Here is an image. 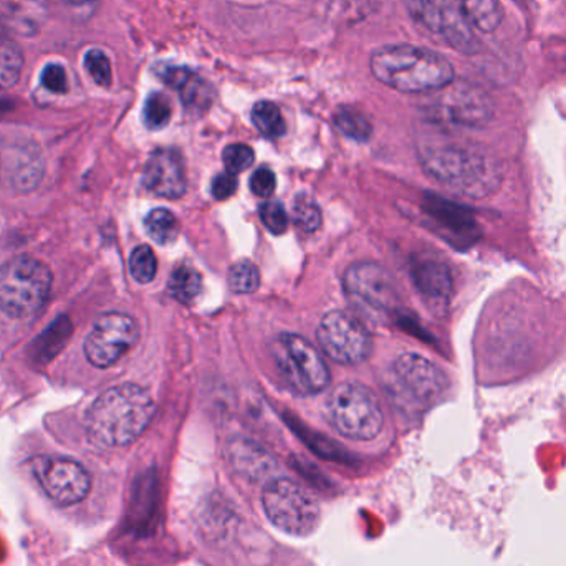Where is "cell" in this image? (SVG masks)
I'll use <instances>...</instances> for the list:
<instances>
[{"label": "cell", "instance_id": "8fae6325", "mask_svg": "<svg viewBox=\"0 0 566 566\" xmlns=\"http://www.w3.org/2000/svg\"><path fill=\"white\" fill-rule=\"evenodd\" d=\"M32 472L43 494L60 507H72L88 497L92 475L80 462L62 455H40Z\"/></svg>", "mask_w": 566, "mask_h": 566}, {"label": "cell", "instance_id": "44dd1931", "mask_svg": "<svg viewBox=\"0 0 566 566\" xmlns=\"http://www.w3.org/2000/svg\"><path fill=\"white\" fill-rule=\"evenodd\" d=\"M168 290L182 305H191L202 292V277L196 269L179 265L169 277Z\"/></svg>", "mask_w": 566, "mask_h": 566}, {"label": "cell", "instance_id": "8992f818", "mask_svg": "<svg viewBox=\"0 0 566 566\" xmlns=\"http://www.w3.org/2000/svg\"><path fill=\"white\" fill-rule=\"evenodd\" d=\"M272 356L283 382L295 395H318L328 386V366L303 336L283 333L272 343Z\"/></svg>", "mask_w": 566, "mask_h": 566}, {"label": "cell", "instance_id": "ffe728a7", "mask_svg": "<svg viewBox=\"0 0 566 566\" xmlns=\"http://www.w3.org/2000/svg\"><path fill=\"white\" fill-rule=\"evenodd\" d=\"M178 92L181 95L182 105L186 106V109L189 113H196V115L208 112L216 96L211 83L206 82L205 78L196 75L195 72L189 73L188 78L179 86Z\"/></svg>", "mask_w": 566, "mask_h": 566}, {"label": "cell", "instance_id": "2e32d148", "mask_svg": "<svg viewBox=\"0 0 566 566\" xmlns=\"http://www.w3.org/2000/svg\"><path fill=\"white\" fill-rule=\"evenodd\" d=\"M412 281L419 293L434 305L446 306L454 292V279L444 262L419 259L412 264Z\"/></svg>", "mask_w": 566, "mask_h": 566}, {"label": "cell", "instance_id": "1f68e13d", "mask_svg": "<svg viewBox=\"0 0 566 566\" xmlns=\"http://www.w3.org/2000/svg\"><path fill=\"white\" fill-rule=\"evenodd\" d=\"M261 219L272 234H283L289 228V216L279 201L264 202L261 206Z\"/></svg>", "mask_w": 566, "mask_h": 566}, {"label": "cell", "instance_id": "cb8c5ba5", "mask_svg": "<svg viewBox=\"0 0 566 566\" xmlns=\"http://www.w3.org/2000/svg\"><path fill=\"white\" fill-rule=\"evenodd\" d=\"M252 123L265 138L277 139L285 135V119L281 108L272 102L255 103L252 108Z\"/></svg>", "mask_w": 566, "mask_h": 566}, {"label": "cell", "instance_id": "30bf717a", "mask_svg": "<svg viewBox=\"0 0 566 566\" xmlns=\"http://www.w3.org/2000/svg\"><path fill=\"white\" fill-rule=\"evenodd\" d=\"M409 10L416 22L458 52L471 55L481 49L458 0H411Z\"/></svg>", "mask_w": 566, "mask_h": 566}, {"label": "cell", "instance_id": "6da1fadb", "mask_svg": "<svg viewBox=\"0 0 566 566\" xmlns=\"http://www.w3.org/2000/svg\"><path fill=\"white\" fill-rule=\"evenodd\" d=\"M155 415V401L142 386L109 388L90 406L86 434L99 448H125L145 432Z\"/></svg>", "mask_w": 566, "mask_h": 566}, {"label": "cell", "instance_id": "ac0fdd59", "mask_svg": "<svg viewBox=\"0 0 566 566\" xmlns=\"http://www.w3.org/2000/svg\"><path fill=\"white\" fill-rule=\"evenodd\" d=\"M442 115L455 125L475 126L491 118V106L474 92H455L442 105Z\"/></svg>", "mask_w": 566, "mask_h": 566}, {"label": "cell", "instance_id": "d6986e66", "mask_svg": "<svg viewBox=\"0 0 566 566\" xmlns=\"http://www.w3.org/2000/svg\"><path fill=\"white\" fill-rule=\"evenodd\" d=\"M462 12L472 29L494 32L502 22V9L497 0H461Z\"/></svg>", "mask_w": 566, "mask_h": 566}, {"label": "cell", "instance_id": "5b68a950", "mask_svg": "<svg viewBox=\"0 0 566 566\" xmlns=\"http://www.w3.org/2000/svg\"><path fill=\"white\" fill-rule=\"evenodd\" d=\"M333 428L353 441H371L381 432V406L371 389L359 382H342L326 401Z\"/></svg>", "mask_w": 566, "mask_h": 566}, {"label": "cell", "instance_id": "7c38bea8", "mask_svg": "<svg viewBox=\"0 0 566 566\" xmlns=\"http://www.w3.org/2000/svg\"><path fill=\"white\" fill-rule=\"evenodd\" d=\"M139 329L126 313L109 312L96 319L85 338L86 359L96 368L118 363L138 342Z\"/></svg>", "mask_w": 566, "mask_h": 566}, {"label": "cell", "instance_id": "52a82bcc", "mask_svg": "<svg viewBox=\"0 0 566 566\" xmlns=\"http://www.w3.org/2000/svg\"><path fill=\"white\" fill-rule=\"evenodd\" d=\"M269 521L293 537H308L319 522V507L312 495L290 479H272L262 492Z\"/></svg>", "mask_w": 566, "mask_h": 566}, {"label": "cell", "instance_id": "d4e9b609", "mask_svg": "<svg viewBox=\"0 0 566 566\" xmlns=\"http://www.w3.org/2000/svg\"><path fill=\"white\" fill-rule=\"evenodd\" d=\"M335 125L343 135L356 142H366L371 136L373 126L369 119L352 106H342L335 113Z\"/></svg>", "mask_w": 566, "mask_h": 566}, {"label": "cell", "instance_id": "f546056e", "mask_svg": "<svg viewBox=\"0 0 566 566\" xmlns=\"http://www.w3.org/2000/svg\"><path fill=\"white\" fill-rule=\"evenodd\" d=\"M226 169L232 175H239V172L245 171L254 165L255 153L251 146L242 145V143H235V145L228 146L224 149Z\"/></svg>", "mask_w": 566, "mask_h": 566}, {"label": "cell", "instance_id": "f1b7e54d", "mask_svg": "<svg viewBox=\"0 0 566 566\" xmlns=\"http://www.w3.org/2000/svg\"><path fill=\"white\" fill-rule=\"evenodd\" d=\"M293 221L303 232H315L322 226V211L310 196L300 195L293 202Z\"/></svg>", "mask_w": 566, "mask_h": 566}, {"label": "cell", "instance_id": "83f0119b", "mask_svg": "<svg viewBox=\"0 0 566 566\" xmlns=\"http://www.w3.org/2000/svg\"><path fill=\"white\" fill-rule=\"evenodd\" d=\"M158 262H156L155 252L149 245H139L132 252L129 258V272L132 277L138 283H149L156 277Z\"/></svg>", "mask_w": 566, "mask_h": 566}, {"label": "cell", "instance_id": "603a6c76", "mask_svg": "<svg viewBox=\"0 0 566 566\" xmlns=\"http://www.w3.org/2000/svg\"><path fill=\"white\" fill-rule=\"evenodd\" d=\"M23 70L22 49L12 40H0V90L12 88Z\"/></svg>", "mask_w": 566, "mask_h": 566}, {"label": "cell", "instance_id": "836d02e7", "mask_svg": "<svg viewBox=\"0 0 566 566\" xmlns=\"http://www.w3.org/2000/svg\"><path fill=\"white\" fill-rule=\"evenodd\" d=\"M42 85L45 86L49 92L56 93V95L65 93L66 86H69L65 69H63L62 65H56V63L46 65L42 72Z\"/></svg>", "mask_w": 566, "mask_h": 566}, {"label": "cell", "instance_id": "4dcf8cb0", "mask_svg": "<svg viewBox=\"0 0 566 566\" xmlns=\"http://www.w3.org/2000/svg\"><path fill=\"white\" fill-rule=\"evenodd\" d=\"M85 69L96 85H112V65H109L108 56H106L102 50H90V52L86 53Z\"/></svg>", "mask_w": 566, "mask_h": 566}, {"label": "cell", "instance_id": "e0dca14e", "mask_svg": "<svg viewBox=\"0 0 566 566\" xmlns=\"http://www.w3.org/2000/svg\"><path fill=\"white\" fill-rule=\"evenodd\" d=\"M424 208L428 214L458 241L474 242L478 239L481 229L468 208L446 201L439 196H426Z\"/></svg>", "mask_w": 566, "mask_h": 566}, {"label": "cell", "instance_id": "7a4b0ae2", "mask_svg": "<svg viewBox=\"0 0 566 566\" xmlns=\"http://www.w3.org/2000/svg\"><path fill=\"white\" fill-rule=\"evenodd\" d=\"M424 171L439 185L471 199H485L504 181L497 161L474 146L434 143L422 148Z\"/></svg>", "mask_w": 566, "mask_h": 566}, {"label": "cell", "instance_id": "3957f363", "mask_svg": "<svg viewBox=\"0 0 566 566\" xmlns=\"http://www.w3.org/2000/svg\"><path fill=\"white\" fill-rule=\"evenodd\" d=\"M373 75L402 93L436 92L454 80V69L444 56L416 45H386L371 55Z\"/></svg>", "mask_w": 566, "mask_h": 566}, {"label": "cell", "instance_id": "7402d4cb", "mask_svg": "<svg viewBox=\"0 0 566 566\" xmlns=\"http://www.w3.org/2000/svg\"><path fill=\"white\" fill-rule=\"evenodd\" d=\"M146 234L156 242V244L168 245L178 239L179 222L176 216L168 209H155L149 212L145 219Z\"/></svg>", "mask_w": 566, "mask_h": 566}, {"label": "cell", "instance_id": "ba28073f", "mask_svg": "<svg viewBox=\"0 0 566 566\" xmlns=\"http://www.w3.org/2000/svg\"><path fill=\"white\" fill-rule=\"evenodd\" d=\"M345 292L352 305L366 318L386 322L399 306L395 279L375 262H358L345 274Z\"/></svg>", "mask_w": 566, "mask_h": 566}, {"label": "cell", "instance_id": "5bb4252c", "mask_svg": "<svg viewBox=\"0 0 566 566\" xmlns=\"http://www.w3.org/2000/svg\"><path fill=\"white\" fill-rule=\"evenodd\" d=\"M396 376L419 401L431 402L448 388L444 371L424 356L405 353L396 359Z\"/></svg>", "mask_w": 566, "mask_h": 566}, {"label": "cell", "instance_id": "9c48e42d", "mask_svg": "<svg viewBox=\"0 0 566 566\" xmlns=\"http://www.w3.org/2000/svg\"><path fill=\"white\" fill-rule=\"evenodd\" d=\"M316 339L323 353L342 365H358L373 353L368 328L356 316L342 310L326 313L316 329Z\"/></svg>", "mask_w": 566, "mask_h": 566}, {"label": "cell", "instance_id": "4316f807", "mask_svg": "<svg viewBox=\"0 0 566 566\" xmlns=\"http://www.w3.org/2000/svg\"><path fill=\"white\" fill-rule=\"evenodd\" d=\"M229 285L232 292L254 293L261 285V274H259L258 265L251 261L235 262L229 271Z\"/></svg>", "mask_w": 566, "mask_h": 566}, {"label": "cell", "instance_id": "9a60e30c", "mask_svg": "<svg viewBox=\"0 0 566 566\" xmlns=\"http://www.w3.org/2000/svg\"><path fill=\"white\" fill-rule=\"evenodd\" d=\"M228 458L234 471L251 482H271L277 472V461L251 439H232L228 446Z\"/></svg>", "mask_w": 566, "mask_h": 566}, {"label": "cell", "instance_id": "484cf974", "mask_svg": "<svg viewBox=\"0 0 566 566\" xmlns=\"http://www.w3.org/2000/svg\"><path fill=\"white\" fill-rule=\"evenodd\" d=\"M171 116V99L165 93L155 92L146 98L145 108H143V122L146 128L158 132L169 125Z\"/></svg>", "mask_w": 566, "mask_h": 566}, {"label": "cell", "instance_id": "d6a6232c", "mask_svg": "<svg viewBox=\"0 0 566 566\" xmlns=\"http://www.w3.org/2000/svg\"><path fill=\"white\" fill-rule=\"evenodd\" d=\"M275 188H277V178H275V172L268 168V166H262L252 175L251 189L259 198H271L274 195Z\"/></svg>", "mask_w": 566, "mask_h": 566}, {"label": "cell", "instance_id": "4fadbf2b", "mask_svg": "<svg viewBox=\"0 0 566 566\" xmlns=\"http://www.w3.org/2000/svg\"><path fill=\"white\" fill-rule=\"evenodd\" d=\"M143 186L156 198H181L188 188L181 153L169 148L156 149L143 171Z\"/></svg>", "mask_w": 566, "mask_h": 566}, {"label": "cell", "instance_id": "277c9868", "mask_svg": "<svg viewBox=\"0 0 566 566\" xmlns=\"http://www.w3.org/2000/svg\"><path fill=\"white\" fill-rule=\"evenodd\" d=\"M52 283V271L39 259H10L0 268V310L12 318L33 315L49 300Z\"/></svg>", "mask_w": 566, "mask_h": 566}, {"label": "cell", "instance_id": "e575fe53", "mask_svg": "<svg viewBox=\"0 0 566 566\" xmlns=\"http://www.w3.org/2000/svg\"><path fill=\"white\" fill-rule=\"evenodd\" d=\"M238 185L239 182L235 175L229 171L221 172V175L216 176L214 181H212V196L219 199V201H224V199H229L234 195Z\"/></svg>", "mask_w": 566, "mask_h": 566}]
</instances>
